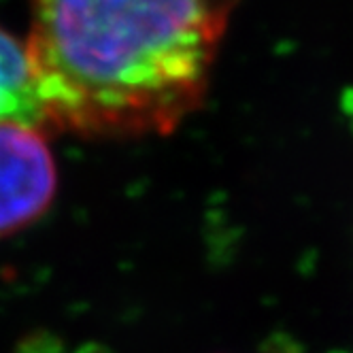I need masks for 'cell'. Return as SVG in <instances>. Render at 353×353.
Segmentation results:
<instances>
[{
    "instance_id": "cell-1",
    "label": "cell",
    "mask_w": 353,
    "mask_h": 353,
    "mask_svg": "<svg viewBox=\"0 0 353 353\" xmlns=\"http://www.w3.org/2000/svg\"><path fill=\"white\" fill-rule=\"evenodd\" d=\"M236 0H30L47 128L168 134L203 103Z\"/></svg>"
},
{
    "instance_id": "cell-2",
    "label": "cell",
    "mask_w": 353,
    "mask_h": 353,
    "mask_svg": "<svg viewBox=\"0 0 353 353\" xmlns=\"http://www.w3.org/2000/svg\"><path fill=\"white\" fill-rule=\"evenodd\" d=\"M58 168L45 128L0 121V236L34 223L54 203Z\"/></svg>"
},
{
    "instance_id": "cell-3",
    "label": "cell",
    "mask_w": 353,
    "mask_h": 353,
    "mask_svg": "<svg viewBox=\"0 0 353 353\" xmlns=\"http://www.w3.org/2000/svg\"><path fill=\"white\" fill-rule=\"evenodd\" d=\"M21 121L47 130L26 39L0 26V121Z\"/></svg>"
}]
</instances>
